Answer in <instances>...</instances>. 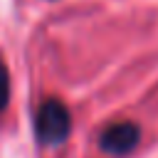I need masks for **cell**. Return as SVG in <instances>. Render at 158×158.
Masks as SVG:
<instances>
[{
  "mask_svg": "<svg viewBox=\"0 0 158 158\" xmlns=\"http://www.w3.org/2000/svg\"><path fill=\"white\" fill-rule=\"evenodd\" d=\"M72 131L69 109L59 99H44L35 114V133L47 146H59Z\"/></svg>",
  "mask_w": 158,
  "mask_h": 158,
  "instance_id": "obj_1",
  "label": "cell"
},
{
  "mask_svg": "<svg viewBox=\"0 0 158 158\" xmlns=\"http://www.w3.org/2000/svg\"><path fill=\"white\" fill-rule=\"evenodd\" d=\"M141 143V128L133 121H116L109 123L99 133V146L109 156H128L136 146Z\"/></svg>",
  "mask_w": 158,
  "mask_h": 158,
  "instance_id": "obj_2",
  "label": "cell"
},
{
  "mask_svg": "<svg viewBox=\"0 0 158 158\" xmlns=\"http://www.w3.org/2000/svg\"><path fill=\"white\" fill-rule=\"evenodd\" d=\"M7 101H10V74H7L5 62L0 59V111H5Z\"/></svg>",
  "mask_w": 158,
  "mask_h": 158,
  "instance_id": "obj_3",
  "label": "cell"
}]
</instances>
